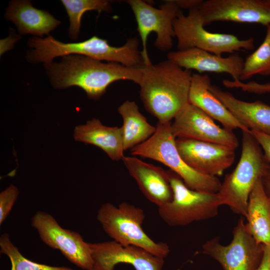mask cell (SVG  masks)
<instances>
[{
	"label": "cell",
	"instance_id": "1",
	"mask_svg": "<svg viewBox=\"0 0 270 270\" xmlns=\"http://www.w3.org/2000/svg\"><path fill=\"white\" fill-rule=\"evenodd\" d=\"M52 86L63 89L76 86L82 88L88 98L98 100L112 82L128 80L140 84L142 77V67H128L114 62H102L80 54L62 57L58 62L44 64Z\"/></svg>",
	"mask_w": 270,
	"mask_h": 270
},
{
	"label": "cell",
	"instance_id": "2",
	"mask_svg": "<svg viewBox=\"0 0 270 270\" xmlns=\"http://www.w3.org/2000/svg\"><path fill=\"white\" fill-rule=\"evenodd\" d=\"M140 97L158 122H171L189 104L192 72L167 60L142 66Z\"/></svg>",
	"mask_w": 270,
	"mask_h": 270
},
{
	"label": "cell",
	"instance_id": "3",
	"mask_svg": "<svg viewBox=\"0 0 270 270\" xmlns=\"http://www.w3.org/2000/svg\"><path fill=\"white\" fill-rule=\"evenodd\" d=\"M28 45L30 50L26 52V60L32 64H44L57 56L80 54L128 67L144 65L136 37L129 38L124 44L118 47L110 46L107 40L95 36L80 42L64 43L49 34L44 38L33 36L28 40Z\"/></svg>",
	"mask_w": 270,
	"mask_h": 270
},
{
	"label": "cell",
	"instance_id": "4",
	"mask_svg": "<svg viewBox=\"0 0 270 270\" xmlns=\"http://www.w3.org/2000/svg\"><path fill=\"white\" fill-rule=\"evenodd\" d=\"M270 167V164L251 131L242 132L240 159L234 170L225 176L217 192L221 204L246 218L250 194Z\"/></svg>",
	"mask_w": 270,
	"mask_h": 270
},
{
	"label": "cell",
	"instance_id": "5",
	"mask_svg": "<svg viewBox=\"0 0 270 270\" xmlns=\"http://www.w3.org/2000/svg\"><path fill=\"white\" fill-rule=\"evenodd\" d=\"M171 124L158 122L154 134L144 142L131 149V154L158 161L179 176L190 188L217 193L221 182L218 177L200 173L182 160L176 144Z\"/></svg>",
	"mask_w": 270,
	"mask_h": 270
},
{
	"label": "cell",
	"instance_id": "6",
	"mask_svg": "<svg viewBox=\"0 0 270 270\" xmlns=\"http://www.w3.org/2000/svg\"><path fill=\"white\" fill-rule=\"evenodd\" d=\"M96 218L112 240L122 245L136 246L163 258L170 252L166 243L155 242L143 230L145 214L139 207L126 202L118 206L106 202L99 208Z\"/></svg>",
	"mask_w": 270,
	"mask_h": 270
},
{
	"label": "cell",
	"instance_id": "7",
	"mask_svg": "<svg viewBox=\"0 0 270 270\" xmlns=\"http://www.w3.org/2000/svg\"><path fill=\"white\" fill-rule=\"evenodd\" d=\"M172 190V200L158 208L160 216L171 226H184L216 216L222 206L217 193L188 188L181 178L167 170Z\"/></svg>",
	"mask_w": 270,
	"mask_h": 270
},
{
	"label": "cell",
	"instance_id": "8",
	"mask_svg": "<svg viewBox=\"0 0 270 270\" xmlns=\"http://www.w3.org/2000/svg\"><path fill=\"white\" fill-rule=\"evenodd\" d=\"M204 21L198 8L188 10L186 16L180 10L174 23L178 50L197 48L222 56L254 48L252 38L240 40L230 34L214 33L204 28Z\"/></svg>",
	"mask_w": 270,
	"mask_h": 270
},
{
	"label": "cell",
	"instance_id": "9",
	"mask_svg": "<svg viewBox=\"0 0 270 270\" xmlns=\"http://www.w3.org/2000/svg\"><path fill=\"white\" fill-rule=\"evenodd\" d=\"M138 24V30L142 45L141 51L145 66L152 64L147 50V40L152 32L156 34L155 47L160 51L169 50L173 46L175 36L174 23L180 9L174 0H166L156 8L142 0H129Z\"/></svg>",
	"mask_w": 270,
	"mask_h": 270
},
{
	"label": "cell",
	"instance_id": "10",
	"mask_svg": "<svg viewBox=\"0 0 270 270\" xmlns=\"http://www.w3.org/2000/svg\"><path fill=\"white\" fill-rule=\"evenodd\" d=\"M228 245L220 243L218 236L206 241L202 252L218 262L224 270H257L264 253V245L258 243L248 232L241 217L232 230Z\"/></svg>",
	"mask_w": 270,
	"mask_h": 270
},
{
	"label": "cell",
	"instance_id": "11",
	"mask_svg": "<svg viewBox=\"0 0 270 270\" xmlns=\"http://www.w3.org/2000/svg\"><path fill=\"white\" fill-rule=\"evenodd\" d=\"M31 225L48 246L59 250L80 268L92 270L94 262L89 243L84 242L78 232L62 228L51 214L44 211L34 214Z\"/></svg>",
	"mask_w": 270,
	"mask_h": 270
},
{
	"label": "cell",
	"instance_id": "12",
	"mask_svg": "<svg viewBox=\"0 0 270 270\" xmlns=\"http://www.w3.org/2000/svg\"><path fill=\"white\" fill-rule=\"evenodd\" d=\"M178 152L191 168L202 174L221 176L234 163L236 148L186 138H176Z\"/></svg>",
	"mask_w": 270,
	"mask_h": 270
},
{
	"label": "cell",
	"instance_id": "13",
	"mask_svg": "<svg viewBox=\"0 0 270 270\" xmlns=\"http://www.w3.org/2000/svg\"><path fill=\"white\" fill-rule=\"evenodd\" d=\"M176 138L221 144L236 148L238 138L232 130L220 128L202 110L188 104L171 124Z\"/></svg>",
	"mask_w": 270,
	"mask_h": 270
},
{
	"label": "cell",
	"instance_id": "14",
	"mask_svg": "<svg viewBox=\"0 0 270 270\" xmlns=\"http://www.w3.org/2000/svg\"><path fill=\"white\" fill-rule=\"evenodd\" d=\"M93 260L92 270H114L121 263L132 265L136 270H162L163 258L141 248L124 246L114 240L89 243Z\"/></svg>",
	"mask_w": 270,
	"mask_h": 270
},
{
	"label": "cell",
	"instance_id": "15",
	"mask_svg": "<svg viewBox=\"0 0 270 270\" xmlns=\"http://www.w3.org/2000/svg\"><path fill=\"white\" fill-rule=\"evenodd\" d=\"M204 26L216 22L270 24V6L262 0H206L198 8Z\"/></svg>",
	"mask_w": 270,
	"mask_h": 270
},
{
	"label": "cell",
	"instance_id": "16",
	"mask_svg": "<svg viewBox=\"0 0 270 270\" xmlns=\"http://www.w3.org/2000/svg\"><path fill=\"white\" fill-rule=\"evenodd\" d=\"M167 58L184 69L200 73H227L234 81L240 80L244 60L236 52L224 58L197 48L170 52Z\"/></svg>",
	"mask_w": 270,
	"mask_h": 270
},
{
	"label": "cell",
	"instance_id": "17",
	"mask_svg": "<svg viewBox=\"0 0 270 270\" xmlns=\"http://www.w3.org/2000/svg\"><path fill=\"white\" fill-rule=\"evenodd\" d=\"M122 160L149 201L158 208L172 200L173 192L167 170L135 157L124 156Z\"/></svg>",
	"mask_w": 270,
	"mask_h": 270
},
{
	"label": "cell",
	"instance_id": "18",
	"mask_svg": "<svg viewBox=\"0 0 270 270\" xmlns=\"http://www.w3.org/2000/svg\"><path fill=\"white\" fill-rule=\"evenodd\" d=\"M211 84L208 75L192 74L188 95L189 103L198 108L224 128L242 132L250 130L240 122L226 106L209 90Z\"/></svg>",
	"mask_w": 270,
	"mask_h": 270
},
{
	"label": "cell",
	"instance_id": "19",
	"mask_svg": "<svg viewBox=\"0 0 270 270\" xmlns=\"http://www.w3.org/2000/svg\"><path fill=\"white\" fill-rule=\"evenodd\" d=\"M4 17L15 24L20 34H30L41 38L49 35L60 24L48 11L34 7L28 0L10 2Z\"/></svg>",
	"mask_w": 270,
	"mask_h": 270
},
{
	"label": "cell",
	"instance_id": "20",
	"mask_svg": "<svg viewBox=\"0 0 270 270\" xmlns=\"http://www.w3.org/2000/svg\"><path fill=\"white\" fill-rule=\"evenodd\" d=\"M209 90L250 130L270 134V106L260 100H240L215 85L210 84Z\"/></svg>",
	"mask_w": 270,
	"mask_h": 270
},
{
	"label": "cell",
	"instance_id": "21",
	"mask_svg": "<svg viewBox=\"0 0 270 270\" xmlns=\"http://www.w3.org/2000/svg\"><path fill=\"white\" fill-rule=\"evenodd\" d=\"M74 136L76 141L100 148L113 160L124 157L122 127L106 126L94 118L85 124L76 126Z\"/></svg>",
	"mask_w": 270,
	"mask_h": 270
},
{
	"label": "cell",
	"instance_id": "22",
	"mask_svg": "<svg viewBox=\"0 0 270 270\" xmlns=\"http://www.w3.org/2000/svg\"><path fill=\"white\" fill-rule=\"evenodd\" d=\"M246 218V228L256 241L270 246V197L262 178L257 181L250 194Z\"/></svg>",
	"mask_w": 270,
	"mask_h": 270
},
{
	"label": "cell",
	"instance_id": "23",
	"mask_svg": "<svg viewBox=\"0 0 270 270\" xmlns=\"http://www.w3.org/2000/svg\"><path fill=\"white\" fill-rule=\"evenodd\" d=\"M118 110L123 120L121 127L124 150L132 149L144 142L156 132V127L148 122L134 102L125 101Z\"/></svg>",
	"mask_w": 270,
	"mask_h": 270
},
{
	"label": "cell",
	"instance_id": "24",
	"mask_svg": "<svg viewBox=\"0 0 270 270\" xmlns=\"http://www.w3.org/2000/svg\"><path fill=\"white\" fill-rule=\"evenodd\" d=\"M69 18V38L76 40L78 38L81 19L84 14L90 10L109 12L112 10L110 2L106 0H62Z\"/></svg>",
	"mask_w": 270,
	"mask_h": 270
},
{
	"label": "cell",
	"instance_id": "25",
	"mask_svg": "<svg viewBox=\"0 0 270 270\" xmlns=\"http://www.w3.org/2000/svg\"><path fill=\"white\" fill-rule=\"evenodd\" d=\"M265 38L258 48L244 60L240 80L256 74L270 75V24L266 26Z\"/></svg>",
	"mask_w": 270,
	"mask_h": 270
},
{
	"label": "cell",
	"instance_id": "26",
	"mask_svg": "<svg viewBox=\"0 0 270 270\" xmlns=\"http://www.w3.org/2000/svg\"><path fill=\"white\" fill-rule=\"evenodd\" d=\"M0 253L6 255L10 261V270H74L65 266L39 264L26 258L12 244L6 232L2 234L0 237Z\"/></svg>",
	"mask_w": 270,
	"mask_h": 270
},
{
	"label": "cell",
	"instance_id": "27",
	"mask_svg": "<svg viewBox=\"0 0 270 270\" xmlns=\"http://www.w3.org/2000/svg\"><path fill=\"white\" fill-rule=\"evenodd\" d=\"M19 194L18 188L11 184L0 194V225L8 216Z\"/></svg>",
	"mask_w": 270,
	"mask_h": 270
},
{
	"label": "cell",
	"instance_id": "28",
	"mask_svg": "<svg viewBox=\"0 0 270 270\" xmlns=\"http://www.w3.org/2000/svg\"><path fill=\"white\" fill-rule=\"evenodd\" d=\"M264 151V156L270 164V134L250 130Z\"/></svg>",
	"mask_w": 270,
	"mask_h": 270
},
{
	"label": "cell",
	"instance_id": "29",
	"mask_svg": "<svg viewBox=\"0 0 270 270\" xmlns=\"http://www.w3.org/2000/svg\"><path fill=\"white\" fill-rule=\"evenodd\" d=\"M20 38V34H17L15 31L12 28L10 30L9 36L5 38L0 40V56L5 52L11 50L14 48L15 43Z\"/></svg>",
	"mask_w": 270,
	"mask_h": 270
},
{
	"label": "cell",
	"instance_id": "30",
	"mask_svg": "<svg viewBox=\"0 0 270 270\" xmlns=\"http://www.w3.org/2000/svg\"><path fill=\"white\" fill-rule=\"evenodd\" d=\"M174 2L180 9H188V10L199 8L204 0H174Z\"/></svg>",
	"mask_w": 270,
	"mask_h": 270
},
{
	"label": "cell",
	"instance_id": "31",
	"mask_svg": "<svg viewBox=\"0 0 270 270\" xmlns=\"http://www.w3.org/2000/svg\"><path fill=\"white\" fill-rule=\"evenodd\" d=\"M257 270H270V246L264 245L262 258Z\"/></svg>",
	"mask_w": 270,
	"mask_h": 270
},
{
	"label": "cell",
	"instance_id": "32",
	"mask_svg": "<svg viewBox=\"0 0 270 270\" xmlns=\"http://www.w3.org/2000/svg\"><path fill=\"white\" fill-rule=\"evenodd\" d=\"M262 180L264 190L270 197V167L262 176Z\"/></svg>",
	"mask_w": 270,
	"mask_h": 270
},
{
	"label": "cell",
	"instance_id": "33",
	"mask_svg": "<svg viewBox=\"0 0 270 270\" xmlns=\"http://www.w3.org/2000/svg\"><path fill=\"white\" fill-rule=\"evenodd\" d=\"M266 90L268 92H270V83H268L266 86Z\"/></svg>",
	"mask_w": 270,
	"mask_h": 270
},
{
	"label": "cell",
	"instance_id": "34",
	"mask_svg": "<svg viewBox=\"0 0 270 270\" xmlns=\"http://www.w3.org/2000/svg\"><path fill=\"white\" fill-rule=\"evenodd\" d=\"M264 2L270 6V0H264Z\"/></svg>",
	"mask_w": 270,
	"mask_h": 270
}]
</instances>
